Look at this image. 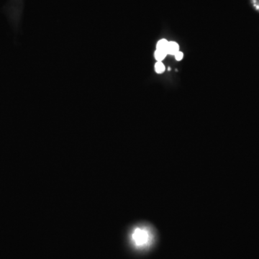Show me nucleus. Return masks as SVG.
Returning <instances> with one entry per match:
<instances>
[{"label":"nucleus","mask_w":259,"mask_h":259,"mask_svg":"<svg viewBox=\"0 0 259 259\" xmlns=\"http://www.w3.org/2000/svg\"><path fill=\"white\" fill-rule=\"evenodd\" d=\"M130 239L134 247L142 249L150 245L152 240V235L147 227H137L131 233Z\"/></svg>","instance_id":"f257e3e1"},{"label":"nucleus","mask_w":259,"mask_h":259,"mask_svg":"<svg viewBox=\"0 0 259 259\" xmlns=\"http://www.w3.org/2000/svg\"><path fill=\"white\" fill-rule=\"evenodd\" d=\"M166 53L168 55H175L177 52L179 51V46L176 42H168V46L166 48Z\"/></svg>","instance_id":"f03ea898"},{"label":"nucleus","mask_w":259,"mask_h":259,"mask_svg":"<svg viewBox=\"0 0 259 259\" xmlns=\"http://www.w3.org/2000/svg\"><path fill=\"white\" fill-rule=\"evenodd\" d=\"M167 53L165 50H155V53H154V57H155V60H157L158 61H162L165 57L166 56Z\"/></svg>","instance_id":"7ed1b4c3"},{"label":"nucleus","mask_w":259,"mask_h":259,"mask_svg":"<svg viewBox=\"0 0 259 259\" xmlns=\"http://www.w3.org/2000/svg\"><path fill=\"white\" fill-rule=\"evenodd\" d=\"M168 41H167V40L165 39H161L157 43L156 45V49L157 50H166L167 46H168Z\"/></svg>","instance_id":"20e7f679"},{"label":"nucleus","mask_w":259,"mask_h":259,"mask_svg":"<svg viewBox=\"0 0 259 259\" xmlns=\"http://www.w3.org/2000/svg\"><path fill=\"white\" fill-rule=\"evenodd\" d=\"M165 66L161 61H158L155 64V71L157 73H163L165 71Z\"/></svg>","instance_id":"39448f33"},{"label":"nucleus","mask_w":259,"mask_h":259,"mask_svg":"<svg viewBox=\"0 0 259 259\" xmlns=\"http://www.w3.org/2000/svg\"><path fill=\"white\" fill-rule=\"evenodd\" d=\"M174 56H175L176 60H178V61H180V60H182L183 57H184V54H183L182 52L178 51V52H177L175 55H174Z\"/></svg>","instance_id":"423d86ee"},{"label":"nucleus","mask_w":259,"mask_h":259,"mask_svg":"<svg viewBox=\"0 0 259 259\" xmlns=\"http://www.w3.org/2000/svg\"><path fill=\"white\" fill-rule=\"evenodd\" d=\"M257 7V8L259 9V5H258V6H257V7Z\"/></svg>","instance_id":"0eeeda50"}]
</instances>
